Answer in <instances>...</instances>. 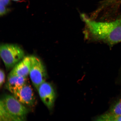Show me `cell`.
I'll use <instances>...</instances> for the list:
<instances>
[{"mask_svg": "<svg viewBox=\"0 0 121 121\" xmlns=\"http://www.w3.org/2000/svg\"><path fill=\"white\" fill-rule=\"evenodd\" d=\"M81 17L85 23L87 37L111 46L121 42V15L109 22L93 20L84 14Z\"/></svg>", "mask_w": 121, "mask_h": 121, "instance_id": "obj_1", "label": "cell"}, {"mask_svg": "<svg viewBox=\"0 0 121 121\" xmlns=\"http://www.w3.org/2000/svg\"><path fill=\"white\" fill-rule=\"evenodd\" d=\"M0 53L1 58L8 69L13 68L25 57L23 50L18 45L12 44L1 45Z\"/></svg>", "mask_w": 121, "mask_h": 121, "instance_id": "obj_2", "label": "cell"}, {"mask_svg": "<svg viewBox=\"0 0 121 121\" xmlns=\"http://www.w3.org/2000/svg\"><path fill=\"white\" fill-rule=\"evenodd\" d=\"M0 104L8 112L18 121L25 120L29 112L26 106L21 103L13 96L4 95L1 99Z\"/></svg>", "mask_w": 121, "mask_h": 121, "instance_id": "obj_3", "label": "cell"}, {"mask_svg": "<svg viewBox=\"0 0 121 121\" xmlns=\"http://www.w3.org/2000/svg\"><path fill=\"white\" fill-rule=\"evenodd\" d=\"M29 75L33 85L37 89L39 86L45 82L47 77L44 65L38 57L31 56V63Z\"/></svg>", "mask_w": 121, "mask_h": 121, "instance_id": "obj_4", "label": "cell"}, {"mask_svg": "<svg viewBox=\"0 0 121 121\" xmlns=\"http://www.w3.org/2000/svg\"><path fill=\"white\" fill-rule=\"evenodd\" d=\"M37 90L43 104L49 109H52L56 98L55 91L52 85L45 81L40 84Z\"/></svg>", "mask_w": 121, "mask_h": 121, "instance_id": "obj_5", "label": "cell"}, {"mask_svg": "<svg viewBox=\"0 0 121 121\" xmlns=\"http://www.w3.org/2000/svg\"><path fill=\"white\" fill-rule=\"evenodd\" d=\"M13 96L23 105L27 106H34L36 103V98L31 85L26 83L13 94Z\"/></svg>", "mask_w": 121, "mask_h": 121, "instance_id": "obj_6", "label": "cell"}, {"mask_svg": "<svg viewBox=\"0 0 121 121\" xmlns=\"http://www.w3.org/2000/svg\"><path fill=\"white\" fill-rule=\"evenodd\" d=\"M31 63V56L24 57L17 63L10 73L18 76L27 78L29 75Z\"/></svg>", "mask_w": 121, "mask_h": 121, "instance_id": "obj_7", "label": "cell"}, {"mask_svg": "<svg viewBox=\"0 0 121 121\" xmlns=\"http://www.w3.org/2000/svg\"><path fill=\"white\" fill-rule=\"evenodd\" d=\"M27 83V78L10 73L8 77L6 87L8 90L13 94Z\"/></svg>", "mask_w": 121, "mask_h": 121, "instance_id": "obj_8", "label": "cell"}, {"mask_svg": "<svg viewBox=\"0 0 121 121\" xmlns=\"http://www.w3.org/2000/svg\"><path fill=\"white\" fill-rule=\"evenodd\" d=\"M96 120L99 121H121V115H117L109 112L96 118Z\"/></svg>", "mask_w": 121, "mask_h": 121, "instance_id": "obj_9", "label": "cell"}, {"mask_svg": "<svg viewBox=\"0 0 121 121\" xmlns=\"http://www.w3.org/2000/svg\"><path fill=\"white\" fill-rule=\"evenodd\" d=\"M0 121H18L16 118L12 116L6 110L3 106L0 104Z\"/></svg>", "mask_w": 121, "mask_h": 121, "instance_id": "obj_10", "label": "cell"}, {"mask_svg": "<svg viewBox=\"0 0 121 121\" xmlns=\"http://www.w3.org/2000/svg\"><path fill=\"white\" fill-rule=\"evenodd\" d=\"M109 112L117 115H121V98L111 106Z\"/></svg>", "mask_w": 121, "mask_h": 121, "instance_id": "obj_11", "label": "cell"}, {"mask_svg": "<svg viewBox=\"0 0 121 121\" xmlns=\"http://www.w3.org/2000/svg\"><path fill=\"white\" fill-rule=\"evenodd\" d=\"M5 74L4 71L1 69L0 70V86L1 87L4 83L5 79Z\"/></svg>", "mask_w": 121, "mask_h": 121, "instance_id": "obj_12", "label": "cell"}, {"mask_svg": "<svg viewBox=\"0 0 121 121\" xmlns=\"http://www.w3.org/2000/svg\"><path fill=\"white\" fill-rule=\"evenodd\" d=\"M8 11V9L5 6L0 4V16H3L6 14Z\"/></svg>", "mask_w": 121, "mask_h": 121, "instance_id": "obj_13", "label": "cell"}, {"mask_svg": "<svg viewBox=\"0 0 121 121\" xmlns=\"http://www.w3.org/2000/svg\"><path fill=\"white\" fill-rule=\"evenodd\" d=\"M10 3V0H0V4L6 7Z\"/></svg>", "mask_w": 121, "mask_h": 121, "instance_id": "obj_14", "label": "cell"}, {"mask_svg": "<svg viewBox=\"0 0 121 121\" xmlns=\"http://www.w3.org/2000/svg\"><path fill=\"white\" fill-rule=\"evenodd\" d=\"M116 0H108L107 1L109 3L112 4V3H114Z\"/></svg>", "mask_w": 121, "mask_h": 121, "instance_id": "obj_15", "label": "cell"}, {"mask_svg": "<svg viewBox=\"0 0 121 121\" xmlns=\"http://www.w3.org/2000/svg\"><path fill=\"white\" fill-rule=\"evenodd\" d=\"M116 2L118 3H121V0H116Z\"/></svg>", "mask_w": 121, "mask_h": 121, "instance_id": "obj_16", "label": "cell"}, {"mask_svg": "<svg viewBox=\"0 0 121 121\" xmlns=\"http://www.w3.org/2000/svg\"><path fill=\"white\" fill-rule=\"evenodd\" d=\"M12 0L15 1H19V0Z\"/></svg>", "mask_w": 121, "mask_h": 121, "instance_id": "obj_17", "label": "cell"}]
</instances>
